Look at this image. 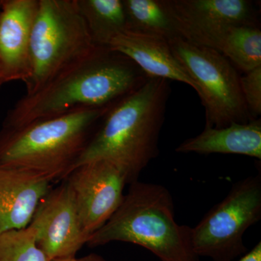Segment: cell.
<instances>
[{
	"label": "cell",
	"instance_id": "6da1fadb",
	"mask_svg": "<svg viewBox=\"0 0 261 261\" xmlns=\"http://www.w3.org/2000/svg\"><path fill=\"white\" fill-rule=\"evenodd\" d=\"M149 77L128 57L108 47L96 50L10 109L3 129L66 113L109 107L142 87Z\"/></svg>",
	"mask_w": 261,
	"mask_h": 261
},
{
	"label": "cell",
	"instance_id": "7a4b0ae2",
	"mask_svg": "<svg viewBox=\"0 0 261 261\" xmlns=\"http://www.w3.org/2000/svg\"><path fill=\"white\" fill-rule=\"evenodd\" d=\"M170 93L169 81L149 77L140 88L112 105L73 170L84 163L106 161L121 170L128 185L138 181L142 171L159 155Z\"/></svg>",
	"mask_w": 261,
	"mask_h": 261
},
{
	"label": "cell",
	"instance_id": "3957f363",
	"mask_svg": "<svg viewBox=\"0 0 261 261\" xmlns=\"http://www.w3.org/2000/svg\"><path fill=\"white\" fill-rule=\"evenodd\" d=\"M110 107L79 110L0 132V166L53 183L73 171Z\"/></svg>",
	"mask_w": 261,
	"mask_h": 261
},
{
	"label": "cell",
	"instance_id": "277c9868",
	"mask_svg": "<svg viewBox=\"0 0 261 261\" xmlns=\"http://www.w3.org/2000/svg\"><path fill=\"white\" fill-rule=\"evenodd\" d=\"M129 185L116 212L89 237L87 245L123 242L147 249L161 261H199L192 247V228L176 222L168 189L139 181Z\"/></svg>",
	"mask_w": 261,
	"mask_h": 261
},
{
	"label": "cell",
	"instance_id": "5b68a950",
	"mask_svg": "<svg viewBox=\"0 0 261 261\" xmlns=\"http://www.w3.org/2000/svg\"><path fill=\"white\" fill-rule=\"evenodd\" d=\"M95 45L76 0H39L30 40V72L25 82L32 94L90 56Z\"/></svg>",
	"mask_w": 261,
	"mask_h": 261
},
{
	"label": "cell",
	"instance_id": "8992f818",
	"mask_svg": "<svg viewBox=\"0 0 261 261\" xmlns=\"http://www.w3.org/2000/svg\"><path fill=\"white\" fill-rule=\"evenodd\" d=\"M168 43L197 86V93L205 108V126L219 128L253 121L242 94L240 76L226 57L181 37L173 38Z\"/></svg>",
	"mask_w": 261,
	"mask_h": 261
},
{
	"label": "cell",
	"instance_id": "52a82bcc",
	"mask_svg": "<svg viewBox=\"0 0 261 261\" xmlns=\"http://www.w3.org/2000/svg\"><path fill=\"white\" fill-rule=\"evenodd\" d=\"M261 219V173L233 184L224 200L192 229L194 252L214 261H232L247 252L243 236Z\"/></svg>",
	"mask_w": 261,
	"mask_h": 261
},
{
	"label": "cell",
	"instance_id": "ba28073f",
	"mask_svg": "<svg viewBox=\"0 0 261 261\" xmlns=\"http://www.w3.org/2000/svg\"><path fill=\"white\" fill-rule=\"evenodd\" d=\"M65 181L73 194L84 232L88 239L116 212L128 185L121 170L106 161L84 163L75 168Z\"/></svg>",
	"mask_w": 261,
	"mask_h": 261
},
{
	"label": "cell",
	"instance_id": "9c48e42d",
	"mask_svg": "<svg viewBox=\"0 0 261 261\" xmlns=\"http://www.w3.org/2000/svg\"><path fill=\"white\" fill-rule=\"evenodd\" d=\"M29 226L35 231L38 247L49 260L75 258L88 240L65 180L43 197Z\"/></svg>",
	"mask_w": 261,
	"mask_h": 261
},
{
	"label": "cell",
	"instance_id": "30bf717a",
	"mask_svg": "<svg viewBox=\"0 0 261 261\" xmlns=\"http://www.w3.org/2000/svg\"><path fill=\"white\" fill-rule=\"evenodd\" d=\"M39 0H0V70L5 83L30 72L31 35Z\"/></svg>",
	"mask_w": 261,
	"mask_h": 261
},
{
	"label": "cell",
	"instance_id": "8fae6325",
	"mask_svg": "<svg viewBox=\"0 0 261 261\" xmlns=\"http://www.w3.org/2000/svg\"><path fill=\"white\" fill-rule=\"evenodd\" d=\"M178 36L231 25H259L258 13L248 0H164Z\"/></svg>",
	"mask_w": 261,
	"mask_h": 261
},
{
	"label": "cell",
	"instance_id": "7c38bea8",
	"mask_svg": "<svg viewBox=\"0 0 261 261\" xmlns=\"http://www.w3.org/2000/svg\"><path fill=\"white\" fill-rule=\"evenodd\" d=\"M106 47L128 57L149 77L181 82L197 92L195 82L177 61L165 38L126 30L111 39Z\"/></svg>",
	"mask_w": 261,
	"mask_h": 261
},
{
	"label": "cell",
	"instance_id": "4fadbf2b",
	"mask_svg": "<svg viewBox=\"0 0 261 261\" xmlns=\"http://www.w3.org/2000/svg\"><path fill=\"white\" fill-rule=\"evenodd\" d=\"M51 188L44 178L0 166V234L27 227Z\"/></svg>",
	"mask_w": 261,
	"mask_h": 261
},
{
	"label": "cell",
	"instance_id": "5bb4252c",
	"mask_svg": "<svg viewBox=\"0 0 261 261\" xmlns=\"http://www.w3.org/2000/svg\"><path fill=\"white\" fill-rule=\"evenodd\" d=\"M179 153L243 154L261 160V120L233 123L223 128L205 126L196 137L176 148Z\"/></svg>",
	"mask_w": 261,
	"mask_h": 261
},
{
	"label": "cell",
	"instance_id": "9a60e30c",
	"mask_svg": "<svg viewBox=\"0 0 261 261\" xmlns=\"http://www.w3.org/2000/svg\"><path fill=\"white\" fill-rule=\"evenodd\" d=\"M188 42L219 51L245 73L261 66L259 25H227L195 34Z\"/></svg>",
	"mask_w": 261,
	"mask_h": 261
},
{
	"label": "cell",
	"instance_id": "2e32d148",
	"mask_svg": "<svg viewBox=\"0 0 261 261\" xmlns=\"http://www.w3.org/2000/svg\"><path fill=\"white\" fill-rule=\"evenodd\" d=\"M92 41L98 47H107L118 34L127 30L123 0H76Z\"/></svg>",
	"mask_w": 261,
	"mask_h": 261
},
{
	"label": "cell",
	"instance_id": "e0dca14e",
	"mask_svg": "<svg viewBox=\"0 0 261 261\" xmlns=\"http://www.w3.org/2000/svg\"><path fill=\"white\" fill-rule=\"evenodd\" d=\"M127 30L167 40L179 37L164 0H123Z\"/></svg>",
	"mask_w": 261,
	"mask_h": 261
},
{
	"label": "cell",
	"instance_id": "ac0fdd59",
	"mask_svg": "<svg viewBox=\"0 0 261 261\" xmlns=\"http://www.w3.org/2000/svg\"><path fill=\"white\" fill-rule=\"evenodd\" d=\"M0 261H51L38 247L32 227L0 234Z\"/></svg>",
	"mask_w": 261,
	"mask_h": 261
},
{
	"label": "cell",
	"instance_id": "d6986e66",
	"mask_svg": "<svg viewBox=\"0 0 261 261\" xmlns=\"http://www.w3.org/2000/svg\"><path fill=\"white\" fill-rule=\"evenodd\" d=\"M240 87L244 100L252 120L261 114V66L240 76Z\"/></svg>",
	"mask_w": 261,
	"mask_h": 261
},
{
	"label": "cell",
	"instance_id": "ffe728a7",
	"mask_svg": "<svg viewBox=\"0 0 261 261\" xmlns=\"http://www.w3.org/2000/svg\"><path fill=\"white\" fill-rule=\"evenodd\" d=\"M238 261H261V242H259L250 252L245 253Z\"/></svg>",
	"mask_w": 261,
	"mask_h": 261
},
{
	"label": "cell",
	"instance_id": "44dd1931",
	"mask_svg": "<svg viewBox=\"0 0 261 261\" xmlns=\"http://www.w3.org/2000/svg\"><path fill=\"white\" fill-rule=\"evenodd\" d=\"M78 261H108L106 259L103 258L100 255H98L97 254H90V255H87L83 257H81L80 259H77Z\"/></svg>",
	"mask_w": 261,
	"mask_h": 261
},
{
	"label": "cell",
	"instance_id": "7402d4cb",
	"mask_svg": "<svg viewBox=\"0 0 261 261\" xmlns=\"http://www.w3.org/2000/svg\"><path fill=\"white\" fill-rule=\"evenodd\" d=\"M51 261H78L76 258H68V259H58V260H53Z\"/></svg>",
	"mask_w": 261,
	"mask_h": 261
},
{
	"label": "cell",
	"instance_id": "603a6c76",
	"mask_svg": "<svg viewBox=\"0 0 261 261\" xmlns=\"http://www.w3.org/2000/svg\"><path fill=\"white\" fill-rule=\"evenodd\" d=\"M5 83L4 79H3V75H2L1 70H0V87Z\"/></svg>",
	"mask_w": 261,
	"mask_h": 261
}]
</instances>
